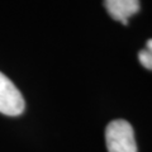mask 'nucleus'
<instances>
[{
  "instance_id": "2",
  "label": "nucleus",
  "mask_w": 152,
  "mask_h": 152,
  "mask_svg": "<svg viewBox=\"0 0 152 152\" xmlns=\"http://www.w3.org/2000/svg\"><path fill=\"white\" fill-rule=\"evenodd\" d=\"M26 102L18 88L3 72H0V113L17 117L24 112Z\"/></svg>"
},
{
  "instance_id": "4",
  "label": "nucleus",
  "mask_w": 152,
  "mask_h": 152,
  "mask_svg": "<svg viewBox=\"0 0 152 152\" xmlns=\"http://www.w3.org/2000/svg\"><path fill=\"white\" fill-rule=\"evenodd\" d=\"M138 58L141 65L147 70H152V39H148L146 43V47L140 51Z\"/></svg>"
},
{
  "instance_id": "3",
  "label": "nucleus",
  "mask_w": 152,
  "mask_h": 152,
  "mask_svg": "<svg viewBox=\"0 0 152 152\" xmlns=\"http://www.w3.org/2000/svg\"><path fill=\"white\" fill-rule=\"evenodd\" d=\"M104 5L114 20L128 24V19L140 10V0H104Z\"/></svg>"
},
{
  "instance_id": "1",
  "label": "nucleus",
  "mask_w": 152,
  "mask_h": 152,
  "mask_svg": "<svg viewBox=\"0 0 152 152\" xmlns=\"http://www.w3.org/2000/svg\"><path fill=\"white\" fill-rule=\"evenodd\" d=\"M105 142L108 152H137L134 132L124 119H115L107 126Z\"/></svg>"
}]
</instances>
